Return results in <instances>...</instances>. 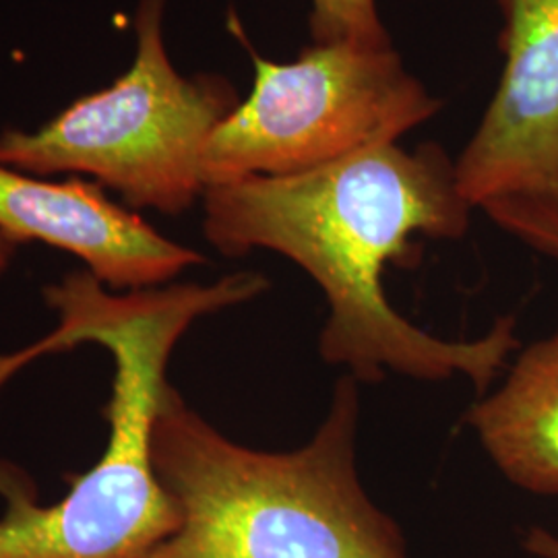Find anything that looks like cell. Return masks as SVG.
Returning a JSON list of instances; mask_svg holds the SVG:
<instances>
[{
    "label": "cell",
    "instance_id": "6da1fadb",
    "mask_svg": "<svg viewBox=\"0 0 558 558\" xmlns=\"http://www.w3.org/2000/svg\"><path fill=\"white\" fill-rule=\"evenodd\" d=\"M201 201L205 240L223 257L271 251L319 286L329 308L320 359L359 383L465 377L484 393L519 348L515 317L495 320L482 338L445 339L385 294L387 265L414 255V236L468 234L474 209L437 143L414 151L380 143L300 174L214 184Z\"/></svg>",
    "mask_w": 558,
    "mask_h": 558
},
{
    "label": "cell",
    "instance_id": "3957f363",
    "mask_svg": "<svg viewBox=\"0 0 558 558\" xmlns=\"http://www.w3.org/2000/svg\"><path fill=\"white\" fill-rule=\"evenodd\" d=\"M359 385L343 375L315 435L292 451L228 439L170 385L151 456L180 521L145 558H410L359 476Z\"/></svg>",
    "mask_w": 558,
    "mask_h": 558
},
{
    "label": "cell",
    "instance_id": "277c9868",
    "mask_svg": "<svg viewBox=\"0 0 558 558\" xmlns=\"http://www.w3.org/2000/svg\"><path fill=\"white\" fill-rule=\"evenodd\" d=\"M166 2L141 0L137 52L124 75L36 131L4 129L0 163L34 177H89L135 211L180 216L203 199L205 147L239 106V92L220 75L184 77L174 69Z\"/></svg>",
    "mask_w": 558,
    "mask_h": 558
},
{
    "label": "cell",
    "instance_id": "9c48e42d",
    "mask_svg": "<svg viewBox=\"0 0 558 558\" xmlns=\"http://www.w3.org/2000/svg\"><path fill=\"white\" fill-rule=\"evenodd\" d=\"M311 32L315 44H391L375 0H313Z\"/></svg>",
    "mask_w": 558,
    "mask_h": 558
},
{
    "label": "cell",
    "instance_id": "5b68a950",
    "mask_svg": "<svg viewBox=\"0 0 558 558\" xmlns=\"http://www.w3.org/2000/svg\"><path fill=\"white\" fill-rule=\"evenodd\" d=\"M253 62L251 96L205 147L207 186L300 174L398 143L442 106L408 73L391 44H313L292 62L255 52Z\"/></svg>",
    "mask_w": 558,
    "mask_h": 558
},
{
    "label": "cell",
    "instance_id": "52a82bcc",
    "mask_svg": "<svg viewBox=\"0 0 558 558\" xmlns=\"http://www.w3.org/2000/svg\"><path fill=\"white\" fill-rule=\"evenodd\" d=\"M0 232L20 244L44 242L77 257L112 292L168 286L207 260L110 199L98 182H57L2 163Z\"/></svg>",
    "mask_w": 558,
    "mask_h": 558
},
{
    "label": "cell",
    "instance_id": "8992f818",
    "mask_svg": "<svg viewBox=\"0 0 558 558\" xmlns=\"http://www.w3.org/2000/svg\"><path fill=\"white\" fill-rule=\"evenodd\" d=\"M505 69L456 161L472 209L558 259V0H497Z\"/></svg>",
    "mask_w": 558,
    "mask_h": 558
},
{
    "label": "cell",
    "instance_id": "7a4b0ae2",
    "mask_svg": "<svg viewBox=\"0 0 558 558\" xmlns=\"http://www.w3.org/2000/svg\"><path fill=\"white\" fill-rule=\"evenodd\" d=\"M269 290L257 271L209 283H168L112 292L89 271L41 288L57 327L20 352L0 354V389L48 354L100 345L112 359L108 442L101 458L41 505L17 463L0 459V558H145L179 527V509L154 468V424L166 396L168 364L197 320L253 302Z\"/></svg>",
    "mask_w": 558,
    "mask_h": 558
},
{
    "label": "cell",
    "instance_id": "8fae6325",
    "mask_svg": "<svg viewBox=\"0 0 558 558\" xmlns=\"http://www.w3.org/2000/svg\"><path fill=\"white\" fill-rule=\"evenodd\" d=\"M20 246V242H15V240L9 239V236H4V234L0 232V279L4 278L7 271L11 269L13 260L17 257Z\"/></svg>",
    "mask_w": 558,
    "mask_h": 558
},
{
    "label": "cell",
    "instance_id": "30bf717a",
    "mask_svg": "<svg viewBox=\"0 0 558 558\" xmlns=\"http://www.w3.org/2000/svg\"><path fill=\"white\" fill-rule=\"evenodd\" d=\"M523 550L534 558H558V534L544 527H530L523 536Z\"/></svg>",
    "mask_w": 558,
    "mask_h": 558
},
{
    "label": "cell",
    "instance_id": "ba28073f",
    "mask_svg": "<svg viewBox=\"0 0 558 558\" xmlns=\"http://www.w3.org/2000/svg\"><path fill=\"white\" fill-rule=\"evenodd\" d=\"M500 474L536 495H558V333L519 354L499 389L465 414Z\"/></svg>",
    "mask_w": 558,
    "mask_h": 558
}]
</instances>
